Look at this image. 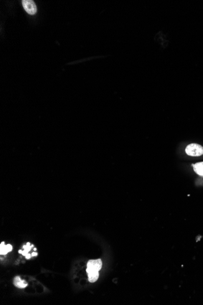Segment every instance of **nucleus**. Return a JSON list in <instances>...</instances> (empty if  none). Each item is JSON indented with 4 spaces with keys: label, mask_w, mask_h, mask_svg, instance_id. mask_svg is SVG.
I'll list each match as a JSON object with an SVG mask.
<instances>
[{
    "label": "nucleus",
    "mask_w": 203,
    "mask_h": 305,
    "mask_svg": "<svg viewBox=\"0 0 203 305\" xmlns=\"http://www.w3.org/2000/svg\"><path fill=\"white\" fill-rule=\"evenodd\" d=\"M34 250H35V251H36V250H37V249H36V248H34Z\"/></svg>",
    "instance_id": "nucleus-12"
},
{
    "label": "nucleus",
    "mask_w": 203,
    "mask_h": 305,
    "mask_svg": "<svg viewBox=\"0 0 203 305\" xmlns=\"http://www.w3.org/2000/svg\"><path fill=\"white\" fill-rule=\"evenodd\" d=\"M23 6L26 12L30 15H34L37 11V6L34 1L23 0L22 1Z\"/></svg>",
    "instance_id": "nucleus-3"
},
{
    "label": "nucleus",
    "mask_w": 203,
    "mask_h": 305,
    "mask_svg": "<svg viewBox=\"0 0 203 305\" xmlns=\"http://www.w3.org/2000/svg\"><path fill=\"white\" fill-rule=\"evenodd\" d=\"M193 169L197 174L203 176V162L195 163L193 165Z\"/></svg>",
    "instance_id": "nucleus-6"
},
{
    "label": "nucleus",
    "mask_w": 203,
    "mask_h": 305,
    "mask_svg": "<svg viewBox=\"0 0 203 305\" xmlns=\"http://www.w3.org/2000/svg\"><path fill=\"white\" fill-rule=\"evenodd\" d=\"M37 255H38V253H36V252H33V253L31 254L32 256H36Z\"/></svg>",
    "instance_id": "nucleus-10"
},
{
    "label": "nucleus",
    "mask_w": 203,
    "mask_h": 305,
    "mask_svg": "<svg viewBox=\"0 0 203 305\" xmlns=\"http://www.w3.org/2000/svg\"><path fill=\"white\" fill-rule=\"evenodd\" d=\"M12 250V246L10 244L5 245L4 242H2L0 245V254L6 255L7 253Z\"/></svg>",
    "instance_id": "nucleus-5"
},
{
    "label": "nucleus",
    "mask_w": 203,
    "mask_h": 305,
    "mask_svg": "<svg viewBox=\"0 0 203 305\" xmlns=\"http://www.w3.org/2000/svg\"><path fill=\"white\" fill-rule=\"evenodd\" d=\"M34 247V245H31V246H30V243H27L26 244V246H23V249H25V250H23V251H22V254L23 256H26V255L27 254H28V253H29V251H30L31 249H32V248H33Z\"/></svg>",
    "instance_id": "nucleus-8"
},
{
    "label": "nucleus",
    "mask_w": 203,
    "mask_h": 305,
    "mask_svg": "<svg viewBox=\"0 0 203 305\" xmlns=\"http://www.w3.org/2000/svg\"><path fill=\"white\" fill-rule=\"evenodd\" d=\"M31 256H32V255H31V254H29V253H28V254H27V255H26V259H30Z\"/></svg>",
    "instance_id": "nucleus-9"
},
{
    "label": "nucleus",
    "mask_w": 203,
    "mask_h": 305,
    "mask_svg": "<svg viewBox=\"0 0 203 305\" xmlns=\"http://www.w3.org/2000/svg\"><path fill=\"white\" fill-rule=\"evenodd\" d=\"M102 267V262L101 259L90 260L87 264V269L86 272L88 274L99 272L101 269Z\"/></svg>",
    "instance_id": "nucleus-2"
},
{
    "label": "nucleus",
    "mask_w": 203,
    "mask_h": 305,
    "mask_svg": "<svg viewBox=\"0 0 203 305\" xmlns=\"http://www.w3.org/2000/svg\"><path fill=\"white\" fill-rule=\"evenodd\" d=\"M22 251H23V250H20L18 251V253H22Z\"/></svg>",
    "instance_id": "nucleus-11"
},
{
    "label": "nucleus",
    "mask_w": 203,
    "mask_h": 305,
    "mask_svg": "<svg viewBox=\"0 0 203 305\" xmlns=\"http://www.w3.org/2000/svg\"><path fill=\"white\" fill-rule=\"evenodd\" d=\"M14 284L15 286H16L18 288L20 289H23L25 288L27 286V282L22 279L19 276H17L14 278Z\"/></svg>",
    "instance_id": "nucleus-4"
},
{
    "label": "nucleus",
    "mask_w": 203,
    "mask_h": 305,
    "mask_svg": "<svg viewBox=\"0 0 203 305\" xmlns=\"http://www.w3.org/2000/svg\"><path fill=\"white\" fill-rule=\"evenodd\" d=\"M185 153L192 157H200L203 155V147L200 144L192 143L185 148Z\"/></svg>",
    "instance_id": "nucleus-1"
},
{
    "label": "nucleus",
    "mask_w": 203,
    "mask_h": 305,
    "mask_svg": "<svg viewBox=\"0 0 203 305\" xmlns=\"http://www.w3.org/2000/svg\"><path fill=\"white\" fill-rule=\"evenodd\" d=\"M99 277V272H94L88 274V280L91 283L96 282Z\"/></svg>",
    "instance_id": "nucleus-7"
}]
</instances>
